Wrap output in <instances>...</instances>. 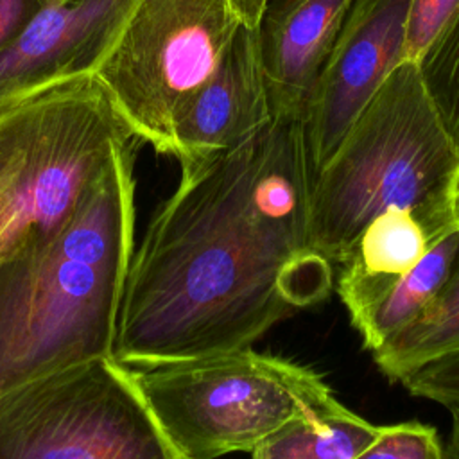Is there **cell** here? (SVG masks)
I'll return each instance as SVG.
<instances>
[{
    "instance_id": "obj_7",
    "label": "cell",
    "mask_w": 459,
    "mask_h": 459,
    "mask_svg": "<svg viewBox=\"0 0 459 459\" xmlns=\"http://www.w3.org/2000/svg\"><path fill=\"white\" fill-rule=\"evenodd\" d=\"M230 0H138L93 74L134 138L172 152V124L240 27Z\"/></svg>"
},
{
    "instance_id": "obj_13",
    "label": "cell",
    "mask_w": 459,
    "mask_h": 459,
    "mask_svg": "<svg viewBox=\"0 0 459 459\" xmlns=\"http://www.w3.org/2000/svg\"><path fill=\"white\" fill-rule=\"evenodd\" d=\"M337 400L308 416L290 420L258 443L251 459H355L382 432Z\"/></svg>"
},
{
    "instance_id": "obj_14",
    "label": "cell",
    "mask_w": 459,
    "mask_h": 459,
    "mask_svg": "<svg viewBox=\"0 0 459 459\" xmlns=\"http://www.w3.org/2000/svg\"><path fill=\"white\" fill-rule=\"evenodd\" d=\"M455 348H459V244L450 273L427 308L371 353L387 378L400 380Z\"/></svg>"
},
{
    "instance_id": "obj_15",
    "label": "cell",
    "mask_w": 459,
    "mask_h": 459,
    "mask_svg": "<svg viewBox=\"0 0 459 459\" xmlns=\"http://www.w3.org/2000/svg\"><path fill=\"white\" fill-rule=\"evenodd\" d=\"M457 244L459 230L434 244L420 264L366 314L355 326L366 350H378L427 308L450 273Z\"/></svg>"
},
{
    "instance_id": "obj_6",
    "label": "cell",
    "mask_w": 459,
    "mask_h": 459,
    "mask_svg": "<svg viewBox=\"0 0 459 459\" xmlns=\"http://www.w3.org/2000/svg\"><path fill=\"white\" fill-rule=\"evenodd\" d=\"M0 459H186L154 416L138 375L97 357L0 396Z\"/></svg>"
},
{
    "instance_id": "obj_19",
    "label": "cell",
    "mask_w": 459,
    "mask_h": 459,
    "mask_svg": "<svg viewBox=\"0 0 459 459\" xmlns=\"http://www.w3.org/2000/svg\"><path fill=\"white\" fill-rule=\"evenodd\" d=\"M459 7V0H411L407 23L405 59L416 61L448 16Z\"/></svg>"
},
{
    "instance_id": "obj_16",
    "label": "cell",
    "mask_w": 459,
    "mask_h": 459,
    "mask_svg": "<svg viewBox=\"0 0 459 459\" xmlns=\"http://www.w3.org/2000/svg\"><path fill=\"white\" fill-rule=\"evenodd\" d=\"M414 63L445 131L459 151V7Z\"/></svg>"
},
{
    "instance_id": "obj_12",
    "label": "cell",
    "mask_w": 459,
    "mask_h": 459,
    "mask_svg": "<svg viewBox=\"0 0 459 459\" xmlns=\"http://www.w3.org/2000/svg\"><path fill=\"white\" fill-rule=\"evenodd\" d=\"M448 233L452 231L425 222L411 210L391 208L377 215L339 262L337 292L351 325L357 326Z\"/></svg>"
},
{
    "instance_id": "obj_17",
    "label": "cell",
    "mask_w": 459,
    "mask_h": 459,
    "mask_svg": "<svg viewBox=\"0 0 459 459\" xmlns=\"http://www.w3.org/2000/svg\"><path fill=\"white\" fill-rule=\"evenodd\" d=\"M355 459H443V441L432 425H384L380 436Z\"/></svg>"
},
{
    "instance_id": "obj_4",
    "label": "cell",
    "mask_w": 459,
    "mask_h": 459,
    "mask_svg": "<svg viewBox=\"0 0 459 459\" xmlns=\"http://www.w3.org/2000/svg\"><path fill=\"white\" fill-rule=\"evenodd\" d=\"M134 140L95 77L0 111V262L48 244Z\"/></svg>"
},
{
    "instance_id": "obj_9",
    "label": "cell",
    "mask_w": 459,
    "mask_h": 459,
    "mask_svg": "<svg viewBox=\"0 0 459 459\" xmlns=\"http://www.w3.org/2000/svg\"><path fill=\"white\" fill-rule=\"evenodd\" d=\"M138 0H48L0 54V111L50 88L93 77Z\"/></svg>"
},
{
    "instance_id": "obj_3",
    "label": "cell",
    "mask_w": 459,
    "mask_h": 459,
    "mask_svg": "<svg viewBox=\"0 0 459 459\" xmlns=\"http://www.w3.org/2000/svg\"><path fill=\"white\" fill-rule=\"evenodd\" d=\"M459 151L425 91L414 61H403L359 115L316 174L310 238L339 264L359 233L391 208L459 230Z\"/></svg>"
},
{
    "instance_id": "obj_8",
    "label": "cell",
    "mask_w": 459,
    "mask_h": 459,
    "mask_svg": "<svg viewBox=\"0 0 459 459\" xmlns=\"http://www.w3.org/2000/svg\"><path fill=\"white\" fill-rule=\"evenodd\" d=\"M411 0H355L305 113L314 176L405 59Z\"/></svg>"
},
{
    "instance_id": "obj_22",
    "label": "cell",
    "mask_w": 459,
    "mask_h": 459,
    "mask_svg": "<svg viewBox=\"0 0 459 459\" xmlns=\"http://www.w3.org/2000/svg\"><path fill=\"white\" fill-rule=\"evenodd\" d=\"M452 414V429L443 443V459H459V412Z\"/></svg>"
},
{
    "instance_id": "obj_1",
    "label": "cell",
    "mask_w": 459,
    "mask_h": 459,
    "mask_svg": "<svg viewBox=\"0 0 459 459\" xmlns=\"http://www.w3.org/2000/svg\"><path fill=\"white\" fill-rule=\"evenodd\" d=\"M314 179L303 120L290 115L181 167L133 253L113 357L151 369L246 350L325 299L332 262L310 238Z\"/></svg>"
},
{
    "instance_id": "obj_20",
    "label": "cell",
    "mask_w": 459,
    "mask_h": 459,
    "mask_svg": "<svg viewBox=\"0 0 459 459\" xmlns=\"http://www.w3.org/2000/svg\"><path fill=\"white\" fill-rule=\"evenodd\" d=\"M48 0H0V54L27 30Z\"/></svg>"
},
{
    "instance_id": "obj_18",
    "label": "cell",
    "mask_w": 459,
    "mask_h": 459,
    "mask_svg": "<svg viewBox=\"0 0 459 459\" xmlns=\"http://www.w3.org/2000/svg\"><path fill=\"white\" fill-rule=\"evenodd\" d=\"M398 382L411 394L459 412V348L425 362Z\"/></svg>"
},
{
    "instance_id": "obj_10",
    "label": "cell",
    "mask_w": 459,
    "mask_h": 459,
    "mask_svg": "<svg viewBox=\"0 0 459 459\" xmlns=\"http://www.w3.org/2000/svg\"><path fill=\"white\" fill-rule=\"evenodd\" d=\"M273 120L256 29L240 25L213 75L172 124V156L181 167L231 151Z\"/></svg>"
},
{
    "instance_id": "obj_11",
    "label": "cell",
    "mask_w": 459,
    "mask_h": 459,
    "mask_svg": "<svg viewBox=\"0 0 459 459\" xmlns=\"http://www.w3.org/2000/svg\"><path fill=\"white\" fill-rule=\"evenodd\" d=\"M355 0H269L256 27L273 117L305 120L316 82Z\"/></svg>"
},
{
    "instance_id": "obj_21",
    "label": "cell",
    "mask_w": 459,
    "mask_h": 459,
    "mask_svg": "<svg viewBox=\"0 0 459 459\" xmlns=\"http://www.w3.org/2000/svg\"><path fill=\"white\" fill-rule=\"evenodd\" d=\"M240 23L256 29L269 0H230Z\"/></svg>"
},
{
    "instance_id": "obj_5",
    "label": "cell",
    "mask_w": 459,
    "mask_h": 459,
    "mask_svg": "<svg viewBox=\"0 0 459 459\" xmlns=\"http://www.w3.org/2000/svg\"><path fill=\"white\" fill-rule=\"evenodd\" d=\"M161 429L186 459L253 452L335 398L314 369L249 348L136 371Z\"/></svg>"
},
{
    "instance_id": "obj_2",
    "label": "cell",
    "mask_w": 459,
    "mask_h": 459,
    "mask_svg": "<svg viewBox=\"0 0 459 459\" xmlns=\"http://www.w3.org/2000/svg\"><path fill=\"white\" fill-rule=\"evenodd\" d=\"M133 161V142L120 145L48 244L0 262V396L113 355L134 253Z\"/></svg>"
}]
</instances>
